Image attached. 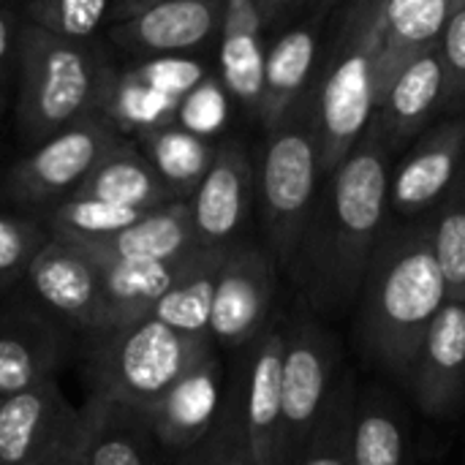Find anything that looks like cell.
<instances>
[{
	"mask_svg": "<svg viewBox=\"0 0 465 465\" xmlns=\"http://www.w3.org/2000/svg\"><path fill=\"white\" fill-rule=\"evenodd\" d=\"M390 155L368 125L365 136L327 174L324 191L316 193L286 272L319 316L341 319L357 308L371 256L387 226Z\"/></svg>",
	"mask_w": 465,
	"mask_h": 465,
	"instance_id": "1",
	"label": "cell"
},
{
	"mask_svg": "<svg viewBox=\"0 0 465 465\" xmlns=\"http://www.w3.org/2000/svg\"><path fill=\"white\" fill-rule=\"evenodd\" d=\"M447 300L430 215L384 226L357 300V338L365 357L403 384L425 330Z\"/></svg>",
	"mask_w": 465,
	"mask_h": 465,
	"instance_id": "2",
	"label": "cell"
},
{
	"mask_svg": "<svg viewBox=\"0 0 465 465\" xmlns=\"http://www.w3.org/2000/svg\"><path fill=\"white\" fill-rule=\"evenodd\" d=\"M16 117L25 139L41 144L52 134L101 112L114 68L84 41L54 35L33 22L19 30Z\"/></svg>",
	"mask_w": 465,
	"mask_h": 465,
	"instance_id": "3",
	"label": "cell"
},
{
	"mask_svg": "<svg viewBox=\"0 0 465 465\" xmlns=\"http://www.w3.org/2000/svg\"><path fill=\"white\" fill-rule=\"evenodd\" d=\"M215 343L188 338L155 316L84 335L82 376L87 395L147 411L161 392Z\"/></svg>",
	"mask_w": 465,
	"mask_h": 465,
	"instance_id": "4",
	"label": "cell"
},
{
	"mask_svg": "<svg viewBox=\"0 0 465 465\" xmlns=\"http://www.w3.org/2000/svg\"><path fill=\"white\" fill-rule=\"evenodd\" d=\"M379 27L381 0H351L335 54L322 79L311 123L319 144L322 177L338 169L373 120Z\"/></svg>",
	"mask_w": 465,
	"mask_h": 465,
	"instance_id": "5",
	"label": "cell"
},
{
	"mask_svg": "<svg viewBox=\"0 0 465 465\" xmlns=\"http://www.w3.org/2000/svg\"><path fill=\"white\" fill-rule=\"evenodd\" d=\"M319 144L313 125L297 112L267 131L259 166V199L267 232V251L281 270H289L319 193Z\"/></svg>",
	"mask_w": 465,
	"mask_h": 465,
	"instance_id": "6",
	"label": "cell"
},
{
	"mask_svg": "<svg viewBox=\"0 0 465 465\" xmlns=\"http://www.w3.org/2000/svg\"><path fill=\"white\" fill-rule=\"evenodd\" d=\"M341 373V346L311 308L283 322L278 465L297 463L327 411Z\"/></svg>",
	"mask_w": 465,
	"mask_h": 465,
	"instance_id": "7",
	"label": "cell"
},
{
	"mask_svg": "<svg viewBox=\"0 0 465 465\" xmlns=\"http://www.w3.org/2000/svg\"><path fill=\"white\" fill-rule=\"evenodd\" d=\"M120 136L123 134L104 112L82 117L35 144L30 155L14 163L8 172V193L33 207L68 199Z\"/></svg>",
	"mask_w": 465,
	"mask_h": 465,
	"instance_id": "8",
	"label": "cell"
},
{
	"mask_svg": "<svg viewBox=\"0 0 465 465\" xmlns=\"http://www.w3.org/2000/svg\"><path fill=\"white\" fill-rule=\"evenodd\" d=\"M278 264L270 251L251 242H232L215 286L210 313V341L229 351H242L270 324Z\"/></svg>",
	"mask_w": 465,
	"mask_h": 465,
	"instance_id": "9",
	"label": "cell"
},
{
	"mask_svg": "<svg viewBox=\"0 0 465 465\" xmlns=\"http://www.w3.org/2000/svg\"><path fill=\"white\" fill-rule=\"evenodd\" d=\"M403 387L433 420H452L465 406V302L447 300L425 330Z\"/></svg>",
	"mask_w": 465,
	"mask_h": 465,
	"instance_id": "10",
	"label": "cell"
},
{
	"mask_svg": "<svg viewBox=\"0 0 465 465\" xmlns=\"http://www.w3.org/2000/svg\"><path fill=\"white\" fill-rule=\"evenodd\" d=\"M25 278L35 300L82 338L104 330L98 267L79 245L49 234Z\"/></svg>",
	"mask_w": 465,
	"mask_h": 465,
	"instance_id": "11",
	"label": "cell"
},
{
	"mask_svg": "<svg viewBox=\"0 0 465 465\" xmlns=\"http://www.w3.org/2000/svg\"><path fill=\"white\" fill-rule=\"evenodd\" d=\"M223 395V362L218 357V346H213L191 362L144 411L158 447L172 455H183L202 441L221 414Z\"/></svg>",
	"mask_w": 465,
	"mask_h": 465,
	"instance_id": "12",
	"label": "cell"
},
{
	"mask_svg": "<svg viewBox=\"0 0 465 465\" xmlns=\"http://www.w3.org/2000/svg\"><path fill=\"white\" fill-rule=\"evenodd\" d=\"M65 327L57 316L27 305L0 311V398L57 379L71 357Z\"/></svg>",
	"mask_w": 465,
	"mask_h": 465,
	"instance_id": "13",
	"label": "cell"
},
{
	"mask_svg": "<svg viewBox=\"0 0 465 465\" xmlns=\"http://www.w3.org/2000/svg\"><path fill=\"white\" fill-rule=\"evenodd\" d=\"M281 373L283 322H270L253 343L242 349L234 379L240 387L242 422L256 465H278L281 436Z\"/></svg>",
	"mask_w": 465,
	"mask_h": 465,
	"instance_id": "14",
	"label": "cell"
},
{
	"mask_svg": "<svg viewBox=\"0 0 465 465\" xmlns=\"http://www.w3.org/2000/svg\"><path fill=\"white\" fill-rule=\"evenodd\" d=\"M79 409L60 392L57 379L0 401V465H38L74 433Z\"/></svg>",
	"mask_w": 465,
	"mask_h": 465,
	"instance_id": "15",
	"label": "cell"
},
{
	"mask_svg": "<svg viewBox=\"0 0 465 465\" xmlns=\"http://www.w3.org/2000/svg\"><path fill=\"white\" fill-rule=\"evenodd\" d=\"M253 191V166L237 142L215 147V158L188 199L193 234L199 245L229 248L248 218Z\"/></svg>",
	"mask_w": 465,
	"mask_h": 465,
	"instance_id": "16",
	"label": "cell"
},
{
	"mask_svg": "<svg viewBox=\"0 0 465 465\" xmlns=\"http://www.w3.org/2000/svg\"><path fill=\"white\" fill-rule=\"evenodd\" d=\"M226 0H163L112 25L114 44L142 54H185L204 46L223 19Z\"/></svg>",
	"mask_w": 465,
	"mask_h": 465,
	"instance_id": "17",
	"label": "cell"
},
{
	"mask_svg": "<svg viewBox=\"0 0 465 465\" xmlns=\"http://www.w3.org/2000/svg\"><path fill=\"white\" fill-rule=\"evenodd\" d=\"M465 150V117L430 131L390 177V207L398 218H420L452 185Z\"/></svg>",
	"mask_w": 465,
	"mask_h": 465,
	"instance_id": "18",
	"label": "cell"
},
{
	"mask_svg": "<svg viewBox=\"0 0 465 465\" xmlns=\"http://www.w3.org/2000/svg\"><path fill=\"white\" fill-rule=\"evenodd\" d=\"M447 19V0H381V27L373 74L376 104L411 60L439 46Z\"/></svg>",
	"mask_w": 465,
	"mask_h": 465,
	"instance_id": "19",
	"label": "cell"
},
{
	"mask_svg": "<svg viewBox=\"0 0 465 465\" xmlns=\"http://www.w3.org/2000/svg\"><path fill=\"white\" fill-rule=\"evenodd\" d=\"M444 93V68L439 46L411 60L395 82L387 87L381 101L373 109L371 128L379 134L390 153L411 142L420 128L428 123L433 109L441 104Z\"/></svg>",
	"mask_w": 465,
	"mask_h": 465,
	"instance_id": "20",
	"label": "cell"
},
{
	"mask_svg": "<svg viewBox=\"0 0 465 465\" xmlns=\"http://www.w3.org/2000/svg\"><path fill=\"white\" fill-rule=\"evenodd\" d=\"M79 444L87 465H155V436L142 411L87 395L79 409Z\"/></svg>",
	"mask_w": 465,
	"mask_h": 465,
	"instance_id": "21",
	"label": "cell"
},
{
	"mask_svg": "<svg viewBox=\"0 0 465 465\" xmlns=\"http://www.w3.org/2000/svg\"><path fill=\"white\" fill-rule=\"evenodd\" d=\"M82 251L104 259H125V262H180L199 242L193 234V221L188 202H169L163 207L147 210L131 226L90 240L74 242Z\"/></svg>",
	"mask_w": 465,
	"mask_h": 465,
	"instance_id": "22",
	"label": "cell"
},
{
	"mask_svg": "<svg viewBox=\"0 0 465 465\" xmlns=\"http://www.w3.org/2000/svg\"><path fill=\"white\" fill-rule=\"evenodd\" d=\"M262 27L264 19L256 8V0H226L221 30H218L221 84L234 101H240L253 114L259 109L264 60H267Z\"/></svg>",
	"mask_w": 465,
	"mask_h": 465,
	"instance_id": "23",
	"label": "cell"
},
{
	"mask_svg": "<svg viewBox=\"0 0 465 465\" xmlns=\"http://www.w3.org/2000/svg\"><path fill=\"white\" fill-rule=\"evenodd\" d=\"M87 256L95 262L98 278H101L104 330L125 327L131 322L150 316L158 300L174 283L180 264H183V259L180 262H125V259H104L93 253Z\"/></svg>",
	"mask_w": 465,
	"mask_h": 465,
	"instance_id": "24",
	"label": "cell"
},
{
	"mask_svg": "<svg viewBox=\"0 0 465 465\" xmlns=\"http://www.w3.org/2000/svg\"><path fill=\"white\" fill-rule=\"evenodd\" d=\"M71 196L104 199L134 210H155L169 202H177L153 169V163L144 158V153L136 150L125 136H120L101 155V161L90 169V174L76 185Z\"/></svg>",
	"mask_w": 465,
	"mask_h": 465,
	"instance_id": "25",
	"label": "cell"
},
{
	"mask_svg": "<svg viewBox=\"0 0 465 465\" xmlns=\"http://www.w3.org/2000/svg\"><path fill=\"white\" fill-rule=\"evenodd\" d=\"M316 46H319L316 30L302 25L286 30L267 49L262 98L256 109V117L267 131L278 128L283 120H289L297 112L316 63Z\"/></svg>",
	"mask_w": 465,
	"mask_h": 465,
	"instance_id": "26",
	"label": "cell"
},
{
	"mask_svg": "<svg viewBox=\"0 0 465 465\" xmlns=\"http://www.w3.org/2000/svg\"><path fill=\"white\" fill-rule=\"evenodd\" d=\"M229 248L196 245L180 264L174 283L158 300L150 316L161 319L172 330L188 338L210 341V313L218 286V272Z\"/></svg>",
	"mask_w": 465,
	"mask_h": 465,
	"instance_id": "27",
	"label": "cell"
},
{
	"mask_svg": "<svg viewBox=\"0 0 465 465\" xmlns=\"http://www.w3.org/2000/svg\"><path fill=\"white\" fill-rule=\"evenodd\" d=\"M354 465H414L411 433L398 403L379 387L357 392L351 425Z\"/></svg>",
	"mask_w": 465,
	"mask_h": 465,
	"instance_id": "28",
	"label": "cell"
},
{
	"mask_svg": "<svg viewBox=\"0 0 465 465\" xmlns=\"http://www.w3.org/2000/svg\"><path fill=\"white\" fill-rule=\"evenodd\" d=\"M139 144L144 158L153 163V169L177 202L191 199L215 158V147L207 142V136H199L177 123L161 125L139 136Z\"/></svg>",
	"mask_w": 465,
	"mask_h": 465,
	"instance_id": "29",
	"label": "cell"
},
{
	"mask_svg": "<svg viewBox=\"0 0 465 465\" xmlns=\"http://www.w3.org/2000/svg\"><path fill=\"white\" fill-rule=\"evenodd\" d=\"M180 101L183 98L155 90L134 65L125 71H114V79L109 84L101 112L112 120V125L123 136L134 134L139 139L161 125L174 123Z\"/></svg>",
	"mask_w": 465,
	"mask_h": 465,
	"instance_id": "30",
	"label": "cell"
},
{
	"mask_svg": "<svg viewBox=\"0 0 465 465\" xmlns=\"http://www.w3.org/2000/svg\"><path fill=\"white\" fill-rule=\"evenodd\" d=\"M360 384L351 371H343L324 417L319 420L313 436L300 452L294 465H354L351 463V425Z\"/></svg>",
	"mask_w": 465,
	"mask_h": 465,
	"instance_id": "31",
	"label": "cell"
},
{
	"mask_svg": "<svg viewBox=\"0 0 465 465\" xmlns=\"http://www.w3.org/2000/svg\"><path fill=\"white\" fill-rule=\"evenodd\" d=\"M147 210H134V207L112 204L104 199L68 196L52 204L44 226L52 237H60L68 242H90V240H98V237H106L131 226Z\"/></svg>",
	"mask_w": 465,
	"mask_h": 465,
	"instance_id": "32",
	"label": "cell"
},
{
	"mask_svg": "<svg viewBox=\"0 0 465 465\" xmlns=\"http://www.w3.org/2000/svg\"><path fill=\"white\" fill-rule=\"evenodd\" d=\"M177 465H256L242 422L237 379L229 381L221 414L210 428V433L202 441H196L191 450L177 455Z\"/></svg>",
	"mask_w": 465,
	"mask_h": 465,
	"instance_id": "33",
	"label": "cell"
},
{
	"mask_svg": "<svg viewBox=\"0 0 465 465\" xmlns=\"http://www.w3.org/2000/svg\"><path fill=\"white\" fill-rule=\"evenodd\" d=\"M114 0H27V19L54 35L90 41L104 22H112Z\"/></svg>",
	"mask_w": 465,
	"mask_h": 465,
	"instance_id": "34",
	"label": "cell"
},
{
	"mask_svg": "<svg viewBox=\"0 0 465 465\" xmlns=\"http://www.w3.org/2000/svg\"><path fill=\"white\" fill-rule=\"evenodd\" d=\"M433 253L450 300L465 302V193H455L433 218Z\"/></svg>",
	"mask_w": 465,
	"mask_h": 465,
	"instance_id": "35",
	"label": "cell"
},
{
	"mask_svg": "<svg viewBox=\"0 0 465 465\" xmlns=\"http://www.w3.org/2000/svg\"><path fill=\"white\" fill-rule=\"evenodd\" d=\"M49 240L44 223L11 213H0V292L27 275L30 262Z\"/></svg>",
	"mask_w": 465,
	"mask_h": 465,
	"instance_id": "36",
	"label": "cell"
},
{
	"mask_svg": "<svg viewBox=\"0 0 465 465\" xmlns=\"http://www.w3.org/2000/svg\"><path fill=\"white\" fill-rule=\"evenodd\" d=\"M226 95L229 93L223 90L221 82L204 76L188 95H183L174 123L199 134V136L218 134L226 123V112H229Z\"/></svg>",
	"mask_w": 465,
	"mask_h": 465,
	"instance_id": "37",
	"label": "cell"
},
{
	"mask_svg": "<svg viewBox=\"0 0 465 465\" xmlns=\"http://www.w3.org/2000/svg\"><path fill=\"white\" fill-rule=\"evenodd\" d=\"M439 52L444 68L441 106H460L465 104V5L450 14L439 41Z\"/></svg>",
	"mask_w": 465,
	"mask_h": 465,
	"instance_id": "38",
	"label": "cell"
},
{
	"mask_svg": "<svg viewBox=\"0 0 465 465\" xmlns=\"http://www.w3.org/2000/svg\"><path fill=\"white\" fill-rule=\"evenodd\" d=\"M136 71L161 93L183 98L188 95L204 76V65L199 60L183 57V54H155L136 65Z\"/></svg>",
	"mask_w": 465,
	"mask_h": 465,
	"instance_id": "39",
	"label": "cell"
},
{
	"mask_svg": "<svg viewBox=\"0 0 465 465\" xmlns=\"http://www.w3.org/2000/svg\"><path fill=\"white\" fill-rule=\"evenodd\" d=\"M19 30H22V25H16L11 8L0 3V104H3L8 71H11L14 49H19Z\"/></svg>",
	"mask_w": 465,
	"mask_h": 465,
	"instance_id": "40",
	"label": "cell"
},
{
	"mask_svg": "<svg viewBox=\"0 0 465 465\" xmlns=\"http://www.w3.org/2000/svg\"><path fill=\"white\" fill-rule=\"evenodd\" d=\"M38 465H87L82 444H79V422H76L74 433L68 439H63Z\"/></svg>",
	"mask_w": 465,
	"mask_h": 465,
	"instance_id": "41",
	"label": "cell"
},
{
	"mask_svg": "<svg viewBox=\"0 0 465 465\" xmlns=\"http://www.w3.org/2000/svg\"><path fill=\"white\" fill-rule=\"evenodd\" d=\"M302 0H256V8H259V14H262V19H264V25L267 22H275L278 16H283L289 8H294V5H300Z\"/></svg>",
	"mask_w": 465,
	"mask_h": 465,
	"instance_id": "42",
	"label": "cell"
},
{
	"mask_svg": "<svg viewBox=\"0 0 465 465\" xmlns=\"http://www.w3.org/2000/svg\"><path fill=\"white\" fill-rule=\"evenodd\" d=\"M155 3H163V0H114V5H112V22H120V19L131 16V14H136L142 8H150Z\"/></svg>",
	"mask_w": 465,
	"mask_h": 465,
	"instance_id": "43",
	"label": "cell"
},
{
	"mask_svg": "<svg viewBox=\"0 0 465 465\" xmlns=\"http://www.w3.org/2000/svg\"><path fill=\"white\" fill-rule=\"evenodd\" d=\"M447 5H450V14H452V11H458V8H463L465 0H447Z\"/></svg>",
	"mask_w": 465,
	"mask_h": 465,
	"instance_id": "44",
	"label": "cell"
},
{
	"mask_svg": "<svg viewBox=\"0 0 465 465\" xmlns=\"http://www.w3.org/2000/svg\"><path fill=\"white\" fill-rule=\"evenodd\" d=\"M0 401H3V398H0Z\"/></svg>",
	"mask_w": 465,
	"mask_h": 465,
	"instance_id": "45",
	"label": "cell"
}]
</instances>
